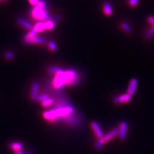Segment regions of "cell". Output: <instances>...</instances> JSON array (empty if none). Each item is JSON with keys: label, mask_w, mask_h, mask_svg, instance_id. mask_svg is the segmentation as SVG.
<instances>
[{"label": "cell", "mask_w": 154, "mask_h": 154, "mask_svg": "<svg viewBox=\"0 0 154 154\" xmlns=\"http://www.w3.org/2000/svg\"><path fill=\"white\" fill-rule=\"evenodd\" d=\"M54 103V100L51 98H48L47 100H46L44 102H42V106L43 107L47 108L48 107H50V106H52L53 104Z\"/></svg>", "instance_id": "cell-18"}, {"label": "cell", "mask_w": 154, "mask_h": 154, "mask_svg": "<svg viewBox=\"0 0 154 154\" xmlns=\"http://www.w3.org/2000/svg\"><path fill=\"white\" fill-rule=\"evenodd\" d=\"M38 89H39V85L37 82H33L32 84V89L30 93V99L32 101L36 100L37 98V94L38 92Z\"/></svg>", "instance_id": "cell-9"}, {"label": "cell", "mask_w": 154, "mask_h": 154, "mask_svg": "<svg viewBox=\"0 0 154 154\" xmlns=\"http://www.w3.org/2000/svg\"><path fill=\"white\" fill-rule=\"evenodd\" d=\"M122 28L123 29V30L126 32L127 33H132V29L130 27V26L127 24L126 23H122Z\"/></svg>", "instance_id": "cell-20"}, {"label": "cell", "mask_w": 154, "mask_h": 154, "mask_svg": "<svg viewBox=\"0 0 154 154\" xmlns=\"http://www.w3.org/2000/svg\"><path fill=\"white\" fill-rule=\"evenodd\" d=\"M55 22L51 20V19L49 21H47L46 22V30H52V29L55 27Z\"/></svg>", "instance_id": "cell-19"}, {"label": "cell", "mask_w": 154, "mask_h": 154, "mask_svg": "<svg viewBox=\"0 0 154 154\" xmlns=\"http://www.w3.org/2000/svg\"><path fill=\"white\" fill-rule=\"evenodd\" d=\"M129 5H131V7H136L137 5L139 3V0H129Z\"/></svg>", "instance_id": "cell-24"}, {"label": "cell", "mask_w": 154, "mask_h": 154, "mask_svg": "<svg viewBox=\"0 0 154 154\" xmlns=\"http://www.w3.org/2000/svg\"><path fill=\"white\" fill-rule=\"evenodd\" d=\"M40 2V0H29V2L33 6H36Z\"/></svg>", "instance_id": "cell-26"}, {"label": "cell", "mask_w": 154, "mask_h": 154, "mask_svg": "<svg viewBox=\"0 0 154 154\" xmlns=\"http://www.w3.org/2000/svg\"><path fill=\"white\" fill-rule=\"evenodd\" d=\"M17 21L19 23V25H20L23 27L26 28V30L31 31L33 29V26L30 23H28V21H25V19H23L22 18H18L17 19Z\"/></svg>", "instance_id": "cell-10"}, {"label": "cell", "mask_w": 154, "mask_h": 154, "mask_svg": "<svg viewBox=\"0 0 154 154\" xmlns=\"http://www.w3.org/2000/svg\"><path fill=\"white\" fill-rule=\"evenodd\" d=\"M48 98H49V96H48V94H42V95L37 96L36 100L38 102L42 103V102H44V101H45L46 100H47Z\"/></svg>", "instance_id": "cell-21"}, {"label": "cell", "mask_w": 154, "mask_h": 154, "mask_svg": "<svg viewBox=\"0 0 154 154\" xmlns=\"http://www.w3.org/2000/svg\"><path fill=\"white\" fill-rule=\"evenodd\" d=\"M31 16L32 19L35 21H47L51 19L46 8V2L41 0L33 8L31 9Z\"/></svg>", "instance_id": "cell-3"}, {"label": "cell", "mask_w": 154, "mask_h": 154, "mask_svg": "<svg viewBox=\"0 0 154 154\" xmlns=\"http://www.w3.org/2000/svg\"><path fill=\"white\" fill-rule=\"evenodd\" d=\"M54 103L50 110L43 113V117L51 123H56L62 119L71 128H80L83 123V116L78 110L75 109L69 99L66 96H53Z\"/></svg>", "instance_id": "cell-1"}, {"label": "cell", "mask_w": 154, "mask_h": 154, "mask_svg": "<svg viewBox=\"0 0 154 154\" xmlns=\"http://www.w3.org/2000/svg\"><path fill=\"white\" fill-rule=\"evenodd\" d=\"M148 21L151 25H153V26H154V16H149L148 18Z\"/></svg>", "instance_id": "cell-27"}, {"label": "cell", "mask_w": 154, "mask_h": 154, "mask_svg": "<svg viewBox=\"0 0 154 154\" xmlns=\"http://www.w3.org/2000/svg\"><path fill=\"white\" fill-rule=\"evenodd\" d=\"M62 16H60V15H56V16H54V17H51V20H52V21H59V20H60V19H62Z\"/></svg>", "instance_id": "cell-25"}, {"label": "cell", "mask_w": 154, "mask_h": 154, "mask_svg": "<svg viewBox=\"0 0 154 154\" xmlns=\"http://www.w3.org/2000/svg\"><path fill=\"white\" fill-rule=\"evenodd\" d=\"M154 35V26H152L149 30L144 33V38L145 40H149Z\"/></svg>", "instance_id": "cell-17"}, {"label": "cell", "mask_w": 154, "mask_h": 154, "mask_svg": "<svg viewBox=\"0 0 154 154\" xmlns=\"http://www.w3.org/2000/svg\"><path fill=\"white\" fill-rule=\"evenodd\" d=\"M132 99V96L128 94H125L121 96H114L113 98L114 102L116 103H123L130 102Z\"/></svg>", "instance_id": "cell-5"}, {"label": "cell", "mask_w": 154, "mask_h": 154, "mask_svg": "<svg viewBox=\"0 0 154 154\" xmlns=\"http://www.w3.org/2000/svg\"><path fill=\"white\" fill-rule=\"evenodd\" d=\"M5 1H7V0H5Z\"/></svg>", "instance_id": "cell-28"}, {"label": "cell", "mask_w": 154, "mask_h": 154, "mask_svg": "<svg viewBox=\"0 0 154 154\" xmlns=\"http://www.w3.org/2000/svg\"><path fill=\"white\" fill-rule=\"evenodd\" d=\"M47 71L48 72H50L51 73H54L55 75H58L60 74L61 73H62L64 71L62 70L60 67H55V66H49L47 67Z\"/></svg>", "instance_id": "cell-16"}, {"label": "cell", "mask_w": 154, "mask_h": 154, "mask_svg": "<svg viewBox=\"0 0 154 154\" xmlns=\"http://www.w3.org/2000/svg\"><path fill=\"white\" fill-rule=\"evenodd\" d=\"M9 147L10 148L12 149V150L15 151L16 152L18 151H21V149L23 148V145L21 143L13 142L9 144Z\"/></svg>", "instance_id": "cell-14"}, {"label": "cell", "mask_w": 154, "mask_h": 154, "mask_svg": "<svg viewBox=\"0 0 154 154\" xmlns=\"http://www.w3.org/2000/svg\"><path fill=\"white\" fill-rule=\"evenodd\" d=\"M137 84H138V81L136 79H132L131 81H130L128 88L127 91V94L131 95V96H133L135 92H136Z\"/></svg>", "instance_id": "cell-7"}, {"label": "cell", "mask_w": 154, "mask_h": 154, "mask_svg": "<svg viewBox=\"0 0 154 154\" xmlns=\"http://www.w3.org/2000/svg\"><path fill=\"white\" fill-rule=\"evenodd\" d=\"M46 21H41L37 23L36 25L33 28L37 33L43 32L46 30Z\"/></svg>", "instance_id": "cell-11"}, {"label": "cell", "mask_w": 154, "mask_h": 154, "mask_svg": "<svg viewBox=\"0 0 154 154\" xmlns=\"http://www.w3.org/2000/svg\"><path fill=\"white\" fill-rule=\"evenodd\" d=\"M30 43H33V44H37V45H46L47 43V41L43 38L35 36V37H33L32 38Z\"/></svg>", "instance_id": "cell-15"}, {"label": "cell", "mask_w": 154, "mask_h": 154, "mask_svg": "<svg viewBox=\"0 0 154 154\" xmlns=\"http://www.w3.org/2000/svg\"><path fill=\"white\" fill-rule=\"evenodd\" d=\"M48 47H49V48H50V50H51V51H55V50H56V49H57V46H56V45L55 44V42H54L53 41H49L48 42Z\"/></svg>", "instance_id": "cell-23"}, {"label": "cell", "mask_w": 154, "mask_h": 154, "mask_svg": "<svg viewBox=\"0 0 154 154\" xmlns=\"http://www.w3.org/2000/svg\"><path fill=\"white\" fill-rule=\"evenodd\" d=\"M91 128H92V129L93 130L96 136L97 137L98 139H100L103 137V134L97 123L95 122H93L91 123Z\"/></svg>", "instance_id": "cell-8"}, {"label": "cell", "mask_w": 154, "mask_h": 154, "mask_svg": "<svg viewBox=\"0 0 154 154\" xmlns=\"http://www.w3.org/2000/svg\"><path fill=\"white\" fill-rule=\"evenodd\" d=\"M119 137L122 140L125 139L127 136V124L126 122H122L119 125Z\"/></svg>", "instance_id": "cell-6"}, {"label": "cell", "mask_w": 154, "mask_h": 154, "mask_svg": "<svg viewBox=\"0 0 154 154\" xmlns=\"http://www.w3.org/2000/svg\"><path fill=\"white\" fill-rule=\"evenodd\" d=\"M37 33L33 30V29H32V30L30 32H28L25 36V37H24V41L27 43V44H30L31 39L33 37H35L37 35Z\"/></svg>", "instance_id": "cell-12"}, {"label": "cell", "mask_w": 154, "mask_h": 154, "mask_svg": "<svg viewBox=\"0 0 154 154\" xmlns=\"http://www.w3.org/2000/svg\"><path fill=\"white\" fill-rule=\"evenodd\" d=\"M118 134L119 129L114 128L111 132H110L108 134L106 135V136H103L102 138L98 139V141L96 143L95 145V148L96 150H100L106 143L111 140L112 139H113L114 137L116 136L117 135H118Z\"/></svg>", "instance_id": "cell-4"}, {"label": "cell", "mask_w": 154, "mask_h": 154, "mask_svg": "<svg viewBox=\"0 0 154 154\" xmlns=\"http://www.w3.org/2000/svg\"><path fill=\"white\" fill-rule=\"evenodd\" d=\"M4 57L7 60H11L14 58V54L12 51H7L5 53Z\"/></svg>", "instance_id": "cell-22"}, {"label": "cell", "mask_w": 154, "mask_h": 154, "mask_svg": "<svg viewBox=\"0 0 154 154\" xmlns=\"http://www.w3.org/2000/svg\"><path fill=\"white\" fill-rule=\"evenodd\" d=\"M103 12L106 16H110L112 14V6L109 2H105L103 4Z\"/></svg>", "instance_id": "cell-13"}, {"label": "cell", "mask_w": 154, "mask_h": 154, "mask_svg": "<svg viewBox=\"0 0 154 154\" xmlns=\"http://www.w3.org/2000/svg\"><path fill=\"white\" fill-rule=\"evenodd\" d=\"M80 76L78 71L75 69H69L62 73L55 75L53 80L52 85L55 91H62V88L65 86L76 85L79 84Z\"/></svg>", "instance_id": "cell-2"}]
</instances>
